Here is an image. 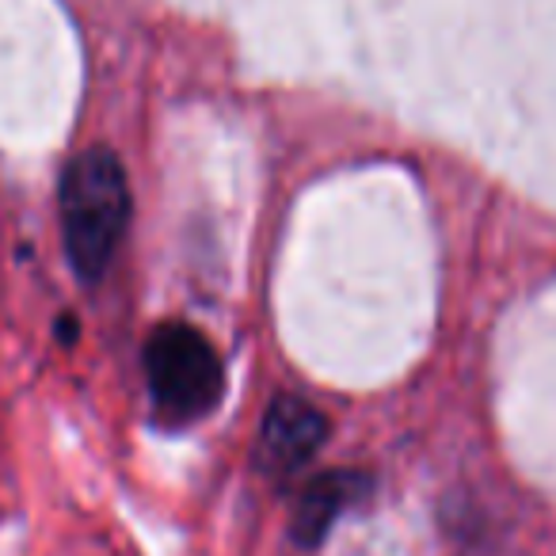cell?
Masks as SVG:
<instances>
[{"label":"cell","instance_id":"277c9868","mask_svg":"<svg viewBox=\"0 0 556 556\" xmlns=\"http://www.w3.org/2000/svg\"><path fill=\"white\" fill-rule=\"evenodd\" d=\"M366 492V480L358 472H325V477L309 480L294 510V541L302 545H320L332 522Z\"/></svg>","mask_w":556,"mask_h":556},{"label":"cell","instance_id":"6da1fadb","mask_svg":"<svg viewBox=\"0 0 556 556\" xmlns=\"http://www.w3.org/2000/svg\"><path fill=\"white\" fill-rule=\"evenodd\" d=\"M65 255L80 282H100L130 225V179L108 146L85 149L65 164L58 187Z\"/></svg>","mask_w":556,"mask_h":556},{"label":"cell","instance_id":"7a4b0ae2","mask_svg":"<svg viewBox=\"0 0 556 556\" xmlns=\"http://www.w3.org/2000/svg\"><path fill=\"white\" fill-rule=\"evenodd\" d=\"M146 378L156 416L179 427L210 416L225 393V370L214 343L179 320H168L149 336Z\"/></svg>","mask_w":556,"mask_h":556},{"label":"cell","instance_id":"3957f363","mask_svg":"<svg viewBox=\"0 0 556 556\" xmlns=\"http://www.w3.org/2000/svg\"><path fill=\"white\" fill-rule=\"evenodd\" d=\"M328 439V419L309 401L282 393L267 404L260 427V462L270 477L298 472Z\"/></svg>","mask_w":556,"mask_h":556}]
</instances>
